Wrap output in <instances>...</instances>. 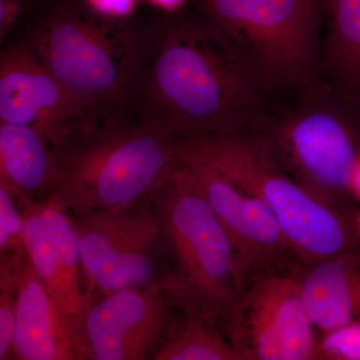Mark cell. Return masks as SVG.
Listing matches in <instances>:
<instances>
[{
  "mask_svg": "<svg viewBox=\"0 0 360 360\" xmlns=\"http://www.w3.org/2000/svg\"><path fill=\"white\" fill-rule=\"evenodd\" d=\"M180 161L229 233L245 283L258 274L300 266L276 217L259 198L200 162Z\"/></svg>",
  "mask_w": 360,
  "mask_h": 360,
  "instance_id": "8fae6325",
  "label": "cell"
},
{
  "mask_svg": "<svg viewBox=\"0 0 360 360\" xmlns=\"http://www.w3.org/2000/svg\"><path fill=\"white\" fill-rule=\"evenodd\" d=\"M317 360H360V321L319 333Z\"/></svg>",
  "mask_w": 360,
  "mask_h": 360,
  "instance_id": "44dd1931",
  "label": "cell"
},
{
  "mask_svg": "<svg viewBox=\"0 0 360 360\" xmlns=\"http://www.w3.org/2000/svg\"><path fill=\"white\" fill-rule=\"evenodd\" d=\"M0 122L33 127L53 146L82 125L77 104L28 42L0 56Z\"/></svg>",
  "mask_w": 360,
  "mask_h": 360,
  "instance_id": "7c38bea8",
  "label": "cell"
},
{
  "mask_svg": "<svg viewBox=\"0 0 360 360\" xmlns=\"http://www.w3.org/2000/svg\"><path fill=\"white\" fill-rule=\"evenodd\" d=\"M89 302L127 288L158 286L155 251L163 236L149 205L118 212L72 215Z\"/></svg>",
  "mask_w": 360,
  "mask_h": 360,
  "instance_id": "9c48e42d",
  "label": "cell"
},
{
  "mask_svg": "<svg viewBox=\"0 0 360 360\" xmlns=\"http://www.w3.org/2000/svg\"><path fill=\"white\" fill-rule=\"evenodd\" d=\"M155 202L179 269L167 276L168 292L175 303L224 323L245 277L224 224L181 161Z\"/></svg>",
  "mask_w": 360,
  "mask_h": 360,
  "instance_id": "5b68a950",
  "label": "cell"
},
{
  "mask_svg": "<svg viewBox=\"0 0 360 360\" xmlns=\"http://www.w3.org/2000/svg\"><path fill=\"white\" fill-rule=\"evenodd\" d=\"M359 226H360V225H359Z\"/></svg>",
  "mask_w": 360,
  "mask_h": 360,
  "instance_id": "484cf974",
  "label": "cell"
},
{
  "mask_svg": "<svg viewBox=\"0 0 360 360\" xmlns=\"http://www.w3.org/2000/svg\"><path fill=\"white\" fill-rule=\"evenodd\" d=\"M302 90L295 108L270 117L258 134L293 179L342 210L360 156L359 134L347 108L352 97L319 80Z\"/></svg>",
  "mask_w": 360,
  "mask_h": 360,
  "instance_id": "52a82bcc",
  "label": "cell"
},
{
  "mask_svg": "<svg viewBox=\"0 0 360 360\" xmlns=\"http://www.w3.org/2000/svg\"><path fill=\"white\" fill-rule=\"evenodd\" d=\"M124 115L79 125L53 146L49 198L71 215L149 205L179 167L174 132L153 118Z\"/></svg>",
  "mask_w": 360,
  "mask_h": 360,
  "instance_id": "7a4b0ae2",
  "label": "cell"
},
{
  "mask_svg": "<svg viewBox=\"0 0 360 360\" xmlns=\"http://www.w3.org/2000/svg\"><path fill=\"white\" fill-rule=\"evenodd\" d=\"M22 206L6 187L0 186V257L25 251Z\"/></svg>",
  "mask_w": 360,
  "mask_h": 360,
  "instance_id": "ffe728a7",
  "label": "cell"
},
{
  "mask_svg": "<svg viewBox=\"0 0 360 360\" xmlns=\"http://www.w3.org/2000/svg\"><path fill=\"white\" fill-rule=\"evenodd\" d=\"M141 0H84L90 13L104 20L125 21L131 18Z\"/></svg>",
  "mask_w": 360,
  "mask_h": 360,
  "instance_id": "7402d4cb",
  "label": "cell"
},
{
  "mask_svg": "<svg viewBox=\"0 0 360 360\" xmlns=\"http://www.w3.org/2000/svg\"><path fill=\"white\" fill-rule=\"evenodd\" d=\"M13 359L80 360L79 335L25 258L18 286Z\"/></svg>",
  "mask_w": 360,
  "mask_h": 360,
  "instance_id": "4fadbf2b",
  "label": "cell"
},
{
  "mask_svg": "<svg viewBox=\"0 0 360 360\" xmlns=\"http://www.w3.org/2000/svg\"><path fill=\"white\" fill-rule=\"evenodd\" d=\"M300 283L319 333L360 321V248L300 267Z\"/></svg>",
  "mask_w": 360,
  "mask_h": 360,
  "instance_id": "5bb4252c",
  "label": "cell"
},
{
  "mask_svg": "<svg viewBox=\"0 0 360 360\" xmlns=\"http://www.w3.org/2000/svg\"><path fill=\"white\" fill-rule=\"evenodd\" d=\"M25 258V251L0 257V360L13 359L18 286Z\"/></svg>",
  "mask_w": 360,
  "mask_h": 360,
  "instance_id": "d6986e66",
  "label": "cell"
},
{
  "mask_svg": "<svg viewBox=\"0 0 360 360\" xmlns=\"http://www.w3.org/2000/svg\"><path fill=\"white\" fill-rule=\"evenodd\" d=\"M179 14L155 27L132 103L139 116L179 139L262 131L269 90L205 16Z\"/></svg>",
  "mask_w": 360,
  "mask_h": 360,
  "instance_id": "6da1fadb",
  "label": "cell"
},
{
  "mask_svg": "<svg viewBox=\"0 0 360 360\" xmlns=\"http://www.w3.org/2000/svg\"><path fill=\"white\" fill-rule=\"evenodd\" d=\"M21 206L25 215L23 241L26 257L79 335L82 316L66 285L56 246L39 212V202H27Z\"/></svg>",
  "mask_w": 360,
  "mask_h": 360,
  "instance_id": "ac0fdd59",
  "label": "cell"
},
{
  "mask_svg": "<svg viewBox=\"0 0 360 360\" xmlns=\"http://www.w3.org/2000/svg\"><path fill=\"white\" fill-rule=\"evenodd\" d=\"M172 307L165 283L96 298L80 322V360L153 359Z\"/></svg>",
  "mask_w": 360,
  "mask_h": 360,
  "instance_id": "30bf717a",
  "label": "cell"
},
{
  "mask_svg": "<svg viewBox=\"0 0 360 360\" xmlns=\"http://www.w3.org/2000/svg\"><path fill=\"white\" fill-rule=\"evenodd\" d=\"M174 304L184 311L182 317L174 319L172 315L153 359L245 360L226 335L219 333L217 322L193 307Z\"/></svg>",
  "mask_w": 360,
  "mask_h": 360,
  "instance_id": "e0dca14e",
  "label": "cell"
},
{
  "mask_svg": "<svg viewBox=\"0 0 360 360\" xmlns=\"http://www.w3.org/2000/svg\"><path fill=\"white\" fill-rule=\"evenodd\" d=\"M326 27L322 70L333 84L360 97V0H321Z\"/></svg>",
  "mask_w": 360,
  "mask_h": 360,
  "instance_id": "2e32d148",
  "label": "cell"
},
{
  "mask_svg": "<svg viewBox=\"0 0 360 360\" xmlns=\"http://www.w3.org/2000/svg\"><path fill=\"white\" fill-rule=\"evenodd\" d=\"M352 193H356L360 196V156L355 165L354 174L352 179Z\"/></svg>",
  "mask_w": 360,
  "mask_h": 360,
  "instance_id": "d4e9b609",
  "label": "cell"
},
{
  "mask_svg": "<svg viewBox=\"0 0 360 360\" xmlns=\"http://www.w3.org/2000/svg\"><path fill=\"white\" fill-rule=\"evenodd\" d=\"M300 267L250 278L224 322L245 360H317L319 333L300 290Z\"/></svg>",
  "mask_w": 360,
  "mask_h": 360,
  "instance_id": "ba28073f",
  "label": "cell"
},
{
  "mask_svg": "<svg viewBox=\"0 0 360 360\" xmlns=\"http://www.w3.org/2000/svg\"><path fill=\"white\" fill-rule=\"evenodd\" d=\"M155 32L65 7L45 15L27 42L77 104L82 125H91L132 106Z\"/></svg>",
  "mask_w": 360,
  "mask_h": 360,
  "instance_id": "3957f363",
  "label": "cell"
},
{
  "mask_svg": "<svg viewBox=\"0 0 360 360\" xmlns=\"http://www.w3.org/2000/svg\"><path fill=\"white\" fill-rule=\"evenodd\" d=\"M267 89L303 87L322 68L321 0H195Z\"/></svg>",
  "mask_w": 360,
  "mask_h": 360,
  "instance_id": "8992f818",
  "label": "cell"
},
{
  "mask_svg": "<svg viewBox=\"0 0 360 360\" xmlns=\"http://www.w3.org/2000/svg\"><path fill=\"white\" fill-rule=\"evenodd\" d=\"M53 144L39 130L0 122V186L20 205L40 202L53 188Z\"/></svg>",
  "mask_w": 360,
  "mask_h": 360,
  "instance_id": "9a60e30c",
  "label": "cell"
},
{
  "mask_svg": "<svg viewBox=\"0 0 360 360\" xmlns=\"http://www.w3.org/2000/svg\"><path fill=\"white\" fill-rule=\"evenodd\" d=\"M167 15H175L186 6L189 0H143Z\"/></svg>",
  "mask_w": 360,
  "mask_h": 360,
  "instance_id": "cb8c5ba5",
  "label": "cell"
},
{
  "mask_svg": "<svg viewBox=\"0 0 360 360\" xmlns=\"http://www.w3.org/2000/svg\"><path fill=\"white\" fill-rule=\"evenodd\" d=\"M179 153L180 160L212 168L259 198L300 266L360 248L359 232L347 214L293 179L259 134L179 139Z\"/></svg>",
  "mask_w": 360,
  "mask_h": 360,
  "instance_id": "277c9868",
  "label": "cell"
},
{
  "mask_svg": "<svg viewBox=\"0 0 360 360\" xmlns=\"http://www.w3.org/2000/svg\"><path fill=\"white\" fill-rule=\"evenodd\" d=\"M22 11V0H0V39L4 41Z\"/></svg>",
  "mask_w": 360,
  "mask_h": 360,
  "instance_id": "603a6c76",
  "label": "cell"
}]
</instances>
